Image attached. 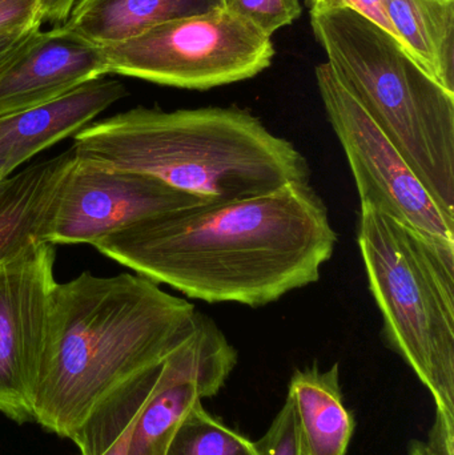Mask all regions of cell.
I'll return each instance as SVG.
<instances>
[{"label":"cell","instance_id":"6da1fadb","mask_svg":"<svg viewBox=\"0 0 454 455\" xmlns=\"http://www.w3.org/2000/svg\"><path fill=\"white\" fill-rule=\"evenodd\" d=\"M336 243L322 197L291 183L140 221L92 246L189 299L260 307L317 283Z\"/></svg>","mask_w":454,"mask_h":455},{"label":"cell","instance_id":"7a4b0ae2","mask_svg":"<svg viewBox=\"0 0 454 455\" xmlns=\"http://www.w3.org/2000/svg\"><path fill=\"white\" fill-rule=\"evenodd\" d=\"M199 310L140 275L56 283L32 397L34 422L72 440L109 395L196 331Z\"/></svg>","mask_w":454,"mask_h":455},{"label":"cell","instance_id":"3957f363","mask_svg":"<svg viewBox=\"0 0 454 455\" xmlns=\"http://www.w3.org/2000/svg\"><path fill=\"white\" fill-rule=\"evenodd\" d=\"M75 151L117 170L154 176L210 203L309 183L308 160L259 117L237 107L162 111L136 107L91 123Z\"/></svg>","mask_w":454,"mask_h":455},{"label":"cell","instance_id":"277c9868","mask_svg":"<svg viewBox=\"0 0 454 455\" xmlns=\"http://www.w3.org/2000/svg\"><path fill=\"white\" fill-rule=\"evenodd\" d=\"M311 26L336 79L454 219V93L354 11L311 12Z\"/></svg>","mask_w":454,"mask_h":455},{"label":"cell","instance_id":"5b68a950","mask_svg":"<svg viewBox=\"0 0 454 455\" xmlns=\"http://www.w3.org/2000/svg\"><path fill=\"white\" fill-rule=\"evenodd\" d=\"M357 243L386 344L454 417V251L364 204Z\"/></svg>","mask_w":454,"mask_h":455},{"label":"cell","instance_id":"8992f818","mask_svg":"<svg viewBox=\"0 0 454 455\" xmlns=\"http://www.w3.org/2000/svg\"><path fill=\"white\" fill-rule=\"evenodd\" d=\"M100 48L107 75L199 91L252 79L275 56L271 36L224 7Z\"/></svg>","mask_w":454,"mask_h":455},{"label":"cell","instance_id":"52a82bcc","mask_svg":"<svg viewBox=\"0 0 454 455\" xmlns=\"http://www.w3.org/2000/svg\"><path fill=\"white\" fill-rule=\"evenodd\" d=\"M316 82L325 114L351 167L360 204L370 205L434 245L454 251V219L440 208L328 63L316 67Z\"/></svg>","mask_w":454,"mask_h":455},{"label":"cell","instance_id":"ba28073f","mask_svg":"<svg viewBox=\"0 0 454 455\" xmlns=\"http://www.w3.org/2000/svg\"><path fill=\"white\" fill-rule=\"evenodd\" d=\"M55 259L52 243H32L0 264V413L16 424L34 422Z\"/></svg>","mask_w":454,"mask_h":455},{"label":"cell","instance_id":"9c48e42d","mask_svg":"<svg viewBox=\"0 0 454 455\" xmlns=\"http://www.w3.org/2000/svg\"><path fill=\"white\" fill-rule=\"evenodd\" d=\"M207 203L154 176L117 170L79 155L64 181L47 243L92 245L140 221Z\"/></svg>","mask_w":454,"mask_h":455},{"label":"cell","instance_id":"30bf717a","mask_svg":"<svg viewBox=\"0 0 454 455\" xmlns=\"http://www.w3.org/2000/svg\"><path fill=\"white\" fill-rule=\"evenodd\" d=\"M236 363V349L215 321L200 312L196 331L163 363L133 425L127 455H165L187 414L220 392Z\"/></svg>","mask_w":454,"mask_h":455},{"label":"cell","instance_id":"8fae6325","mask_svg":"<svg viewBox=\"0 0 454 455\" xmlns=\"http://www.w3.org/2000/svg\"><path fill=\"white\" fill-rule=\"evenodd\" d=\"M101 48L61 31H37L0 71V116L63 98L106 76Z\"/></svg>","mask_w":454,"mask_h":455},{"label":"cell","instance_id":"7c38bea8","mask_svg":"<svg viewBox=\"0 0 454 455\" xmlns=\"http://www.w3.org/2000/svg\"><path fill=\"white\" fill-rule=\"evenodd\" d=\"M127 96L117 80L98 79L51 103L0 116V156L13 171L43 149L76 135Z\"/></svg>","mask_w":454,"mask_h":455},{"label":"cell","instance_id":"4fadbf2b","mask_svg":"<svg viewBox=\"0 0 454 455\" xmlns=\"http://www.w3.org/2000/svg\"><path fill=\"white\" fill-rule=\"evenodd\" d=\"M74 147L0 181V264L47 243L59 197L77 160Z\"/></svg>","mask_w":454,"mask_h":455},{"label":"cell","instance_id":"5bb4252c","mask_svg":"<svg viewBox=\"0 0 454 455\" xmlns=\"http://www.w3.org/2000/svg\"><path fill=\"white\" fill-rule=\"evenodd\" d=\"M224 7V0H77L59 28L104 47L131 39L152 27Z\"/></svg>","mask_w":454,"mask_h":455},{"label":"cell","instance_id":"9a60e30c","mask_svg":"<svg viewBox=\"0 0 454 455\" xmlns=\"http://www.w3.org/2000/svg\"><path fill=\"white\" fill-rule=\"evenodd\" d=\"M288 398L298 419L301 455H346L354 419L344 405L339 363L327 371L317 365L295 371Z\"/></svg>","mask_w":454,"mask_h":455},{"label":"cell","instance_id":"2e32d148","mask_svg":"<svg viewBox=\"0 0 454 455\" xmlns=\"http://www.w3.org/2000/svg\"><path fill=\"white\" fill-rule=\"evenodd\" d=\"M394 37L454 93V0H383Z\"/></svg>","mask_w":454,"mask_h":455},{"label":"cell","instance_id":"e0dca14e","mask_svg":"<svg viewBox=\"0 0 454 455\" xmlns=\"http://www.w3.org/2000/svg\"><path fill=\"white\" fill-rule=\"evenodd\" d=\"M163 363L120 387L96 408L71 440L79 455H127L133 425L159 379Z\"/></svg>","mask_w":454,"mask_h":455},{"label":"cell","instance_id":"ac0fdd59","mask_svg":"<svg viewBox=\"0 0 454 455\" xmlns=\"http://www.w3.org/2000/svg\"><path fill=\"white\" fill-rule=\"evenodd\" d=\"M165 455H260L251 443L207 413L202 403L181 421Z\"/></svg>","mask_w":454,"mask_h":455},{"label":"cell","instance_id":"d6986e66","mask_svg":"<svg viewBox=\"0 0 454 455\" xmlns=\"http://www.w3.org/2000/svg\"><path fill=\"white\" fill-rule=\"evenodd\" d=\"M224 8L272 37L275 32L300 18V0H224Z\"/></svg>","mask_w":454,"mask_h":455},{"label":"cell","instance_id":"ffe728a7","mask_svg":"<svg viewBox=\"0 0 454 455\" xmlns=\"http://www.w3.org/2000/svg\"><path fill=\"white\" fill-rule=\"evenodd\" d=\"M256 446L260 455H301L298 419L290 398Z\"/></svg>","mask_w":454,"mask_h":455},{"label":"cell","instance_id":"44dd1931","mask_svg":"<svg viewBox=\"0 0 454 455\" xmlns=\"http://www.w3.org/2000/svg\"><path fill=\"white\" fill-rule=\"evenodd\" d=\"M43 16L34 0H0V35L37 31Z\"/></svg>","mask_w":454,"mask_h":455},{"label":"cell","instance_id":"7402d4cb","mask_svg":"<svg viewBox=\"0 0 454 455\" xmlns=\"http://www.w3.org/2000/svg\"><path fill=\"white\" fill-rule=\"evenodd\" d=\"M309 12L349 10L378 24L394 37V29L386 18L383 0H307ZM396 39V37H394Z\"/></svg>","mask_w":454,"mask_h":455},{"label":"cell","instance_id":"603a6c76","mask_svg":"<svg viewBox=\"0 0 454 455\" xmlns=\"http://www.w3.org/2000/svg\"><path fill=\"white\" fill-rule=\"evenodd\" d=\"M410 455H454V419L436 411L428 443L412 441Z\"/></svg>","mask_w":454,"mask_h":455},{"label":"cell","instance_id":"cb8c5ba5","mask_svg":"<svg viewBox=\"0 0 454 455\" xmlns=\"http://www.w3.org/2000/svg\"><path fill=\"white\" fill-rule=\"evenodd\" d=\"M43 16V23L61 26L66 23L77 0H34Z\"/></svg>","mask_w":454,"mask_h":455},{"label":"cell","instance_id":"d4e9b609","mask_svg":"<svg viewBox=\"0 0 454 455\" xmlns=\"http://www.w3.org/2000/svg\"><path fill=\"white\" fill-rule=\"evenodd\" d=\"M40 31V29H37ZM37 31L16 35H0V71L11 63L28 44Z\"/></svg>","mask_w":454,"mask_h":455},{"label":"cell","instance_id":"484cf974","mask_svg":"<svg viewBox=\"0 0 454 455\" xmlns=\"http://www.w3.org/2000/svg\"><path fill=\"white\" fill-rule=\"evenodd\" d=\"M13 170L11 168V165L8 164L7 160H5L4 157L0 156V181H2L3 179L7 178V176H10Z\"/></svg>","mask_w":454,"mask_h":455}]
</instances>
